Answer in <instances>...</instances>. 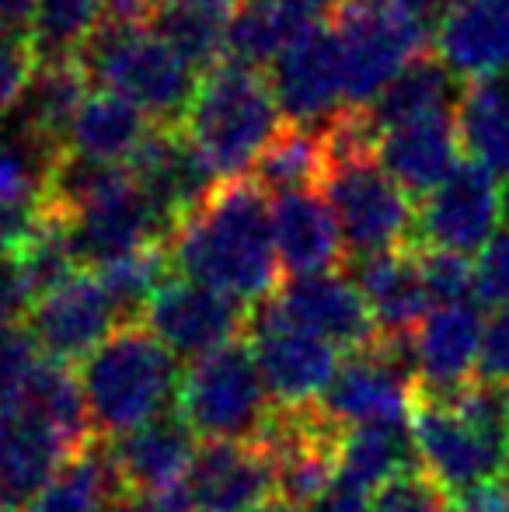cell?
<instances>
[{"label":"cell","mask_w":509,"mask_h":512,"mask_svg":"<svg viewBox=\"0 0 509 512\" xmlns=\"http://www.w3.org/2000/svg\"><path fill=\"white\" fill-rule=\"evenodd\" d=\"M415 248V244H412ZM419 251L422 279L433 297V307L447 304H468L475 297V265L461 255H447V251Z\"/></svg>","instance_id":"8d00e7d4"},{"label":"cell","mask_w":509,"mask_h":512,"mask_svg":"<svg viewBox=\"0 0 509 512\" xmlns=\"http://www.w3.org/2000/svg\"><path fill=\"white\" fill-rule=\"evenodd\" d=\"M374 499L377 495L363 492V488L349 485V481L335 478L332 485L325 488V495H321L318 502H311L304 512H370L374 509Z\"/></svg>","instance_id":"60d3db41"},{"label":"cell","mask_w":509,"mask_h":512,"mask_svg":"<svg viewBox=\"0 0 509 512\" xmlns=\"http://www.w3.org/2000/svg\"><path fill=\"white\" fill-rule=\"evenodd\" d=\"M475 297L489 307L509 304V230H499L475 262Z\"/></svg>","instance_id":"f35d334b"},{"label":"cell","mask_w":509,"mask_h":512,"mask_svg":"<svg viewBox=\"0 0 509 512\" xmlns=\"http://www.w3.org/2000/svg\"><path fill=\"white\" fill-rule=\"evenodd\" d=\"M35 14H39V0H0V28L7 32L32 35Z\"/></svg>","instance_id":"7bdbcfd3"},{"label":"cell","mask_w":509,"mask_h":512,"mask_svg":"<svg viewBox=\"0 0 509 512\" xmlns=\"http://www.w3.org/2000/svg\"><path fill=\"white\" fill-rule=\"evenodd\" d=\"M74 446L25 405H0V495L28 502L74 457Z\"/></svg>","instance_id":"7402d4cb"},{"label":"cell","mask_w":509,"mask_h":512,"mask_svg":"<svg viewBox=\"0 0 509 512\" xmlns=\"http://www.w3.org/2000/svg\"><path fill=\"white\" fill-rule=\"evenodd\" d=\"M269 88L286 126L325 129L346 112V70L332 28L311 25L290 42L269 67Z\"/></svg>","instance_id":"7c38bea8"},{"label":"cell","mask_w":509,"mask_h":512,"mask_svg":"<svg viewBox=\"0 0 509 512\" xmlns=\"http://www.w3.org/2000/svg\"><path fill=\"white\" fill-rule=\"evenodd\" d=\"M353 283L360 286L374 324L384 338H412L415 328L429 317L433 297L422 279L419 251L408 248L353 262Z\"/></svg>","instance_id":"cb8c5ba5"},{"label":"cell","mask_w":509,"mask_h":512,"mask_svg":"<svg viewBox=\"0 0 509 512\" xmlns=\"http://www.w3.org/2000/svg\"><path fill=\"white\" fill-rule=\"evenodd\" d=\"M53 161L21 133L0 140V262L11 258L49 209Z\"/></svg>","instance_id":"d4e9b609"},{"label":"cell","mask_w":509,"mask_h":512,"mask_svg":"<svg viewBox=\"0 0 509 512\" xmlns=\"http://www.w3.org/2000/svg\"><path fill=\"white\" fill-rule=\"evenodd\" d=\"M499 220H503L506 230H509V182L499 189Z\"/></svg>","instance_id":"c3c4849f"},{"label":"cell","mask_w":509,"mask_h":512,"mask_svg":"<svg viewBox=\"0 0 509 512\" xmlns=\"http://www.w3.org/2000/svg\"><path fill=\"white\" fill-rule=\"evenodd\" d=\"M245 321V304L182 276L164 279L143 310V324L154 331L157 342L182 359H203L238 342V335H245Z\"/></svg>","instance_id":"5bb4252c"},{"label":"cell","mask_w":509,"mask_h":512,"mask_svg":"<svg viewBox=\"0 0 509 512\" xmlns=\"http://www.w3.org/2000/svg\"><path fill=\"white\" fill-rule=\"evenodd\" d=\"M461 150L457 112L401 122L377 136V161L408 196L419 199H426L436 185L461 168Z\"/></svg>","instance_id":"ffe728a7"},{"label":"cell","mask_w":509,"mask_h":512,"mask_svg":"<svg viewBox=\"0 0 509 512\" xmlns=\"http://www.w3.org/2000/svg\"><path fill=\"white\" fill-rule=\"evenodd\" d=\"M25 324L42 359L74 366L84 363L98 345L109 342L112 331L123 324V317H119L102 279L88 269H77L74 276L42 293L28 307Z\"/></svg>","instance_id":"8fae6325"},{"label":"cell","mask_w":509,"mask_h":512,"mask_svg":"<svg viewBox=\"0 0 509 512\" xmlns=\"http://www.w3.org/2000/svg\"><path fill=\"white\" fill-rule=\"evenodd\" d=\"M88 84L91 81L84 77L81 63L74 56L70 60H42L39 74H35L32 88L21 102L18 133L46 150L49 157H63L70 122H74L77 108L91 91Z\"/></svg>","instance_id":"4316f807"},{"label":"cell","mask_w":509,"mask_h":512,"mask_svg":"<svg viewBox=\"0 0 509 512\" xmlns=\"http://www.w3.org/2000/svg\"><path fill=\"white\" fill-rule=\"evenodd\" d=\"M276 304L283 307L290 321H297L311 335L325 338L342 356L367 349L381 338L360 286L353 283V276L339 269L286 279L276 293Z\"/></svg>","instance_id":"e0dca14e"},{"label":"cell","mask_w":509,"mask_h":512,"mask_svg":"<svg viewBox=\"0 0 509 512\" xmlns=\"http://www.w3.org/2000/svg\"><path fill=\"white\" fill-rule=\"evenodd\" d=\"M485 317L475 304L433 307L415 328V394L454 401L464 387L475 384L478 356H482Z\"/></svg>","instance_id":"9a60e30c"},{"label":"cell","mask_w":509,"mask_h":512,"mask_svg":"<svg viewBox=\"0 0 509 512\" xmlns=\"http://www.w3.org/2000/svg\"><path fill=\"white\" fill-rule=\"evenodd\" d=\"M370 512H457L454 499L440 492L419 467L398 474L394 481L377 492L374 509Z\"/></svg>","instance_id":"74e56055"},{"label":"cell","mask_w":509,"mask_h":512,"mask_svg":"<svg viewBox=\"0 0 509 512\" xmlns=\"http://www.w3.org/2000/svg\"><path fill=\"white\" fill-rule=\"evenodd\" d=\"M245 342L276 408L318 405L342 363V352L290 321L276 297L248 307Z\"/></svg>","instance_id":"30bf717a"},{"label":"cell","mask_w":509,"mask_h":512,"mask_svg":"<svg viewBox=\"0 0 509 512\" xmlns=\"http://www.w3.org/2000/svg\"><path fill=\"white\" fill-rule=\"evenodd\" d=\"M457 133L471 164L509 182V77H482L461 88Z\"/></svg>","instance_id":"83f0119b"},{"label":"cell","mask_w":509,"mask_h":512,"mask_svg":"<svg viewBox=\"0 0 509 512\" xmlns=\"http://www.w3.org/2000/svg\"><path fill=\"white\" fill-rule=\"evenodd\" d=\"M119 499L123 488L112 471L109 450L105 443H91L88 450L74 453L21 512H112Z\"/></svg>","instance_id":"f546056e"},{"label":"cell","mask_w":509,"mask_h":512,"mask_svg":"<svg viewBox=\"0 0 509 512\" xmlns=\"http://www.w3.org/2000/svg\"><path fill=\"white\" fill-rule=\"evenodd\" d=\"M157 0H105V21H147Z\"/></svg>","instance_id":"bcb514c9"},{"label":"cell","mask_w":509,"mask_h":512,"mask_svg":"<svg viewBox=\"0 0 509 512\" xmlns=\"http://www.w3.org/2000/svg\"><path fill=\"white\" fill-rule=\"evenodd\" d=\"M454 506L457 512H509V495L499 485H492V488H482V492L464 495Z\"/></svg>","instance_id":"f6af8a7d"},{"label":"cell","mask_w":509,"mask_h":512,"mask_svg":"<svg viewBox=\"0 0 509 512\" xmlns=\"http://www.w3.org/2000/svg\"><path fill=\"white\" fill-rule=\"evenodd\" d=\"M129 175L136 178V185L157 206V213L164 216L171 234L220 185V175L199 157V150L185 140L178 126H157L129 161Z\"/></svg>","instance_id":"2e32d148"},{"label":"cell","mask_w":509,"mask_h":512,"mask_svg":"<svg viewBox=\"0 0 509 512\" xmlns=\"http://www.w3.org/2000/svg\"><path fill=\"white\" fill-rule=\"evenodd\" d=\"M457 102H461V88H457L454 74H450L440 56L426 53L415 63H408V67L387 84L384 95L367 108V115H370V122H374L377 136H381L384 129L401 126V122L457 112Z\"/></svg>","instance_id":"f1b7e54d"},{"label":"cell","mask_w":509,"mask_h":512,"mask_svg":"<svg viewBox=\"0 0 509 512\" xmlns=\"http://www.w3.org/2000/svg\"><path fill=\"white\" fill-rule=\"evenodd\" d=\"M112 512H196L189 506L182 488L161 495H123V499L112 506Z\"/></svg>","instance_id":"b9f144b4"},{"label":"cell","mask_w":509,"mask_h":512,"mask_svg":"<svg viewBox=\"0 0 509 512\" xmlns=\"http://www.w3.org/2000/svg\"><path fill=\"white\" fill-rule=\"evenodd\" d=\"M318 189L339 223L342 248L353 262L412 244V196L387 175L384 164L377 161V150L325 157V175Z\"/></svg>","instance_id":"8992f818"},{"label":"cell","mask_w":509,"mask_h":512,"mask_svg":"<svg viewBox=\"0 0 509 512\" xmlns=\"http://www.w3.org/2000/svg\"><path fill=\"white\" fill-rule=\"evenodd\" d=\"M74 60L95 88L133 102L154 126H182L203 77L150 21H105Z\"/></svg>","instance_id":"3957f363"},{"label":"cell","mask_w":509,"mask_h":512,"mask_svg":"<svg viewBox=\"0 0 509 512\" xmlns=\"http://www.w3.org/2000/svg\"><path fill=\"white\" fill-rule=\"evenodd\" d=\"M81 391L91 432L109 443L154 418L175 411L182 373L168 349L143 321L119 324L105 345L81 363Z\"/></svg>","instance_id":"7a4b0ae2"},{"label":"cell","mask_w":509,"mask_h":512,"mask_svg":"<svg viewBox=\"0 0 509 512\" xmlns=\"http://www.w3.org/2000/svg\"><path fill=\"white\" fill-rule=\"evenodd\" d=\"M178 129L220 182H234L252 175L255 161L283 129V115L262 70L224 60L199 77Z\"/></svg>","instance_id":"277c9868"},{"label":"cell","mask_w":509,"mask_h":512,"mask_svg":"<svg viewBox=\"0 0 509 512\" xmlns=\"http://www.w3.org/2000/svg\"><path fill=\"white\" fill-rule=\"evenodd\" d=\"M175 276L255 307L279 290L272 199L252 182H220L164 244Z\"/></svg>","instance_id":"6da1fadb"},{"label":"cell","mask_w":509,"mask_h":512,"mask_svg":"<svg viewBox=\"0 0 509 512\" xmlns=\"http://www.w3.org/2000/svg\"><path fill=\"white\" fill-rule=\"evenodd\" d=\"M436 7L426 0H342L332 32L346 70L349 108H370L384 88L436 42Z\"/></svg>","instance_id":"5b68a950"},{"label":"cell","mask_w":509,"mask_h":512,"mask_svg":"<svg viewBox=\"0 0 509 512\" xmlns=\"http://www.w3.org/2000/svg\"><path fill=\"white\" fill-rule=\"evenodd\" d=\"M408 429L419 471L447 499L457 502L471 492L499 485L503 478L506 443L464 415L457 401L415 394Z\"/></svg>","instance_id":"ba28073f"},{"label":"cell","mask_w":509,"mask_h":512,"mask_svg":"<svg viewBox=\"0 0 509 512\" xmlns=\"http://www.w3.org/2000/svg\"><path fill=\"white\" fill-rule=\"evenodd\" d=\"M429 7H436V11H447L450 4H457V0H426Z\"/></svg>","instance_id":"f907efd6"},{"label":"cell","mask_w":509,"mask_h":512,"mask_svg":"<svg viewBox=\"0 0 509 512\" xmlns=\"http://www.w3.org/2000/svg\"><path fill=\"white\" fill-rule=\"evenodd\" d=\"M123 495H161L185 485L199 443L178 411L105 443Z\"/></svg>","instance_id":"d6986e66"},{"label":"cell","mask_w":509,"mask_h":512,"mask_svg":"<svg viewBox=\"0 0 509 512\" xmlns=\"http://www.w3.org/2000/svg\"><path fill=\"white\" fill-rule=\"evenodd\" d=\"M499 488L509 495V446H506V460H503V478H499Z\"/></svg>","instance_id":"681fc988"},{"label":"cell","mask_w":509,"mask_h":512,"mask_svg":"<svg viewBox=\"0 0 509 512\" xmlns=\"http://www.w3.org/2000/svg\"><path fill=\"white\" fill-rule=\"evenodd\" d=\"M262 4H272V7H279V11L293 14V18L318 25V18H325V14L339 11L342 0H262Z\"/></svg>","instance_id":"ee69618b"},{"label":"cell","mask_w":509,"mask_h":512,"mask_svg":"<svg viewBox=\"0 0 509 512\" xmlns=\"http://www.w3.org/2000/svg\"><path fill=\"white\" fill-rule=\"evenodd\" d=\"M325 175V143L321 129L283 126L276 140L265 147V154L255 161L252 182L265 196H286V192L318 189Z\"/></svg>","instance_id":"d6a6232c"},{"label":"cell","mask_w":509,"mask_h":512,"mask_svg":"<svg viewBox=\"0 0 509 512\" xmlns=\"http://www.w3.org/2000/svg\"><path fill=\"white\" fill-rule=\"evenodd\" d=\"M154 122L133 102L112 95V91L91 88L70 122L63 154L77 161L105 164V168H129L136 150L154 133Z\"/></svg>","instance_id":"484cf974"},{"label":"cell","mask_w":509,"mask_h":512,"mask_svg":"<svg viewBox=\"0 0 509 512\" xmlns=\"http://www.w3.org/2000/svg\"><path fill=\"white\" fill-rule=\"evenodd\" d=\"M475 380L509 387V304L496 307L489 317H485L482 356H478V377Z\"/></svg>","instance_id":"ab89813d"},{"label":"cell","mask_w":509,"mask_h":512,"mask_svg":"<svg viewBox=\"0 0 509 512\" xmlns=\"http://www.w3.org/2000/svg\"><path fill=\"white\" fill-rule=\"evenodd\" d=\"M412 338H377L374 345L342 356L318 408L339 432L363 425H391L412 418L415 401Z\"/></svg>","instance_id":"9c48e42d"},{"label":"cell","mask_w":509,"mask_h":512,"mask_svg":"<svg viewBox=\"0 0 509 512\" xmlns=\"http://www.w3.org/2000/svg\"><path fill=\"white\" fill-rule=\"evenodd\" d=\"M39 67L42 56L32 35L0 28V119L25 102Z\"/></svg>","instance_id":"d590c367"},{"label":"cell","mask_w":509,"mask_h":512,"mask_svg":"<svg viewBox=\"0 0 509 512\" xmlns=\"http://www.w3.org/2000/svg\"><path fill=\"white\" fill-rule=\"evenodd\" d=\"M164 272H168V251L147 248V251H136V255L105 265L95 276L102 279V286L109 290L123 324H133V321H143V310H147L150 297H154L157 286L168 279Z\"/></svg>","instance_id":"e575fe53"},{"label":"cell","mask_w":509,"mask_h":512,"mask_svg":"<svg viewBox=\"0 0 509 512\" xmlns=\"http://www.w3.org/2000/svg\"><path fill=\"white\" fill-rule=\"evenodd\" d=\"M436 56L454 77L482 81L509 67V0H457L440 14Z\"/></svg>","instance_id":"44dd1931"},{"label":"cell","mask_w":509,"mask_h":512,"mask_svg":"<svg viewBox=\"0 0 509 512\" xmlns=\"http://www.w3.org/2000/svg\"><path fill=\"white\" fill-rule=\"evenodd\" d=\"M199 4H217V7H234L238 0H199Z\"/></svg>","instance_id":"f5cc1de1"},{"label":"cell","mask_w":509,"mask_h":512,"mask_svg":"<svg viewBox=\"0 0 509 512\" xmlns=\"http://www.w3.org/2000/svg\"><path fill=\"white\" fill-rule=\"evenodd\" d=\"M182 492L196 512H252L276 499V478L258 443H199Z\"/></svg>","instance_id":"ac0fdd59"},{"label":"cell","mask_w":509,"mask_h":512,"mask_svg":"<svg viewBox=\"0 0 509 512\" xmlns=\"http://www.w3.org/2000/svg\"><path fill=\"white\" fill-rule=\"evenodd\" d=\"M272 408L248 342H231L196 359L182 373L175 398V411L203 443H255Z\"/></svg>","instance_id":"52a82bcc"},{"label":"cell","mask_w":509,"mask_h":512,"mask_svg":"<svg viewBox=\"0 0 509 512\" xmlns=\"http://www.w3.org/2000/svg\"><path fill=\"white\" fill-rule=\"evenodd\" d=\"M272 241L279 269L290 272V279L335 272L346 258L339 223L321 189L272 196Z\"/></svg>","instance_id":"603a6c76"},{"label":"cell","mask_w":509,"mask_h":512,"mask_svg":"<svg viewBox=\"0 0 509 512\" xmlns=\"http://www.w3.org/2000/svg\"><path fill=\"white\" fill-rule=\"evenodd\" d=\"M321 25V21H318ZM311 28V21H300L293 14L279 11L262 0H238L227 21V60L241 67H272L290 42Z\"/></svg>","instance_id":"1f68e13d"},{"label":"cell","mask_w":509,"mask_h":512,"mask_svg":"<svg viewBox=\"0 0 509 512\" xmlns=\"http://www.w3.org/2000/svg\"><path fill=\"white\" fill-rule=\"evenodd\" d=\"M105 0H39L32 39L42 60H70L105 25Z\"/></svg>","instance_id":"836d02e7"},{"label":"cell","mask_w":509,"mask_h":512,"mask_svg":"<svg viewBox=\"0 0 509 512\" xmlns=\"http://www.w3.org/2000/svg\"><path fill=\"white\" fill-rule=\"evenodd\" d=\"M0 512H18V506H14L11 499H4V495H0Z\"/></svg>","instance_id":"816d5d0a"},{"label":"cell","mask_w":509,"mask_h":512,"mask_svg":"<svg viewBox=\"0 0 509 512\" xmlns=\"http://www.w3.org/2000/svg\"><path fill=\"white\" fill-rule=\"evenodd\" d=\"M499 227V185L478 164L464 161L447 182H440L415 206L412 244L422 251L478 255L496 237Z\"/></svg>","instance_id":"4fadbf2b"},{"label":"cell","mask_w":509,"mask_h":512,"mask_svg":"<svg viewBox=\"0 0 509 512\" xmlns=\"http://www.w3.org/2000/svg\"><path fill=\"white\" fill-rule=\"evenodd\" d=\"M234 7L199 4V0H157L150 25L199 70H213L227 60V21Z\"/></svg>","instance_id":"4dcf8cb0"},{"label":"cell","mask_w":509,"mask_h":512,"mask_svg":"<svg viewBox=\"0 0 509 512\" xmlns=\"http://www.w3.org/2000/svg\"><path fill=\"white\" fill-rule=\"evenodd\" d=\"M252 512H304V509H297V506H290V502H283V499H269L265 506H258Z\"/></svg>","instance_id":"7dc6e473"}]
</instances>
